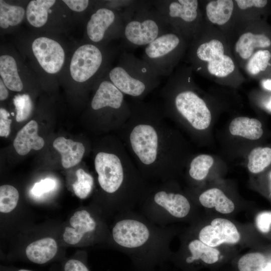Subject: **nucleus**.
I'll use <instances>...</instances> for the list:
<instances>
[{"label": "nucleus", "mask_w": 271, "mask_h": 271, "mask_svg": "<svg viewBox=\"0 0 271 271\" xmlns=\"http://www.w3.org/2000/svg\"><path fill=\"white\" fill-rule=\"evenodd\" d=\"M129 103L131 113L119 129L120 140L148 182L172 179L178 165L177 137L160 104L133 99Z\"/></svg>", "instance_id": "f257e3e1"}, {"label": "nucleus", "mask_w": 271, "mask_h": 271, "mask_svg": "<svg viewBox=\"0 0 271 271\" xmlns=\"http://www.w3.org/2000/svg\"><path fill=\"white\" fill-rule=\"evenodd\" d=\"M173 229L158 225L137 211L117 214L110 232L114 245L126 255L133 271H156L173 256Z\"/></svg>", "instance_id": "f03ea898"}, {"label": "nucleus", "mask_w": 271, "mask_h": 271, "mask_svg": "<svg viewBox=\"0 0 271 271\" xmlns=\"http://www.w3.org/2000/svg\"><path fill=\"white\" fill-rule=\"evenodd\" d=\"M94 168L100 189L117 214L134 210L151 184L143 176L120 139H113L109 150L96 154Z\"/></svg>", "instance_id": "7ed1b4c3"}, {"label": "nucleus", "mask_w": 271, "mask_h": 271, "mask_svg": "<svg viewBox=\"0 0 271 271\" xmlns=\"http://www.w3.org/2000/svg\"><path fill=\"white\" fill-rule=\"evenodd\" d=\"M191 67L182 66L173 73L161 88L159 96L165 117H179L197 130L206 129L211 113L204 100L194 90Z\"/></svg>", "instance_id": "20e7f679"}, {"label": "nucleus", "mask_w": 271, "mask_h": 271, "mask_svg": "<svg viewBox=\"0 0 271 271\" xmlns=\"http://www.w3.org/2000/svg\"><path fill=\"white\" fill-rule=\"evenodd\" d=\"M205 26L189 45L190 67L212 79H232L238 71L230 46L219 32L207 34Z\"/></svg>", "instance_id": "39448f33"}, {"label": "nucleus", "mask_w": 271, "mask_h": 271, "mask_svg": "<svg viewBox=\"0 0 271 271\" xmlns=\"http://www.w3.org/2000/svg\"><path fill=\"white\" fill-rule=\"evenodd\" d=\"M120 13L124 23L122 47L146 46L173 29L151 1H129Z\"/></svg>", "instance_id": "423d86ee"}, {"label": "nucleus", "mask_w": 271, "mask_h": 271, "mask_svg": "<svg viewBox=\"0 0 271 271\" xmlns=\"http://www.w3.org/2000/svg\"><path fill=\"white\" fill-rule=\"evenodd\" d=\"M175 188L172 179L151 184L137 211L161 226L188 217L192 210L190 201Z\"/></svg>", "instance_id": "0eeeda50"}, {"label": "nucleus", "mask_w": 271, "mask_h": 271, "mask_svg": "<svg viewBox=\"0 0 271 271\" xmlns=\"http://www.w3.org/2000/svg\"><path fill=\"white\" fill-rule=\"evenodd\" d=\"M116 65L109 69L107 78L124 94L144 100L160 84L159 76L142 59L125 51Z\"/></svg>", "instance_id": "6e6552de"}, {"label": "nucleus", "mask_w": 271, "mask_h": 271, "mask_svg": "<svg viewBox=\"0 0 271 271\" xmlns=\"http://www.w3.org/2000/svg\"><path fill=\"white\" fill-rule=\"evenodd\" d=\"M151 2L170 26L190 43L205 25L197 0H153Z\"/></svg>", "instance_id": "1a4fd4ad"}, {"label": "nucleus", "mask_w": 271, "mask_h": 271, "mask_svg": "<svg viewBox=\"0 0 271 271\" xmlns=\"http://www.w3.org/2000/svg\"><path fill=\"white\" fill-rule=\"evenodd\" d=\"M188 46V42L173 29L145 47L142 60L159 76L169 77Z\"/></svg>", "instance_id": "9d476101"}, {"label": "nucleus", "mask_w": 271, "mask_h": 271, "mask_svg": "<svg viewBox=\"0 0 271 271\" xmlns=\"http://www.w3.org/2000/svg\"><path fill=\"white\" fill-rule=\"evenodd\" d=\"M118 52L117 49L109 52L92 43L80 46L74 52L70 61L71 77L80 83L95 80L107 70Z\"/></svg>", "instance_id": "9b49d317"}, {"label": "nucleus", "mask_w": 271, "mask_h": 271, "mask_svg": "<svg viewBox=\"0 0 271 271\" xmlns=\"http://www.w3.org/2000/svg\"><path fill=\"white\" fill-rule=\"evenodd\" d=\"M124 23L121 14L108 8L97 9L90 16L86 27V35L92 44L122 38Z\"/></svg>", "instance_id": "f8f14e48"}, {"label": "nucleus", "mask_w": 271, "mask_h": 271, "mask_svg": "<svg viewBox=\"0 0 271 271\" xmlns=\"http://www.w3.org/2000/svg\"><path fill=\"white\" fill-rule=\"evenodd\" d=\"M33 53L43 69L49 74H55L62 68L65 52L56 41L45 37L36 39L32 44Z\"/></svg>", "instance_id": "ddd939ff"}, {"label": "nucleus", "mask_w": 271, "mask_h": 271, "mask_svg": "<svg viewBox=\"0 0 271 271\" xmlns=\"http://www.w3.org/2000/svg\"><path fill=\"white\" fill-rule=\"evenodd\" d=\"M198 238L203 243L215 247L224 243H236L240 240V235L230 220L218 218L202 228L198 233Z\"/></svg>", "instance_id": "4468645a"}, {"label": "nucleus", "mask_w": 271, "mask_h": 271, "mask_svg": "<svg viewBox=\"0 0 271 271\" xmlns=\"http://www.w3.org/2000/svg\"><path fill=\"white\" fill-rule=\"evenodd\" d=\"M270 45L271 40L268 37L263 34L255 33L246 27L240 31L233 43L232 53L236 60L245 64L256 51Z\"/></svg>", "instance_id": "2eb2a0df"}, {"label": "nucleus", "mask_w": 271, "mask_h": 271, "mask_svg": "<svg viewBox=\"0 0 271 271\" xmlns=\"http://www.w3.org/2000/svg\"><path fill=\"white\" fill-rule=\"evenodd\" d=\"M69 222L72 227L65 228L63 237L70 244L78 243L85 234L95 233L99 224L90 212L86 210L75 212Z\"/></svg>", "instance_id": "dca6fc26"}, {"label": "nucleus", "mask_w": 271, "mask_h": 271, "mask_svg": "<svg viewBox=\"0 0 271 271\" xmlns=\"http://www.w3.org/2000/svg\"><path fill=\"white\" fill-rule=\"evenodd\" d=\"M38 125L34 120H31L17 133L13 145L17 153L26 155L31 150H39L44 145L43 139L38 136Z\"/></svg>", "instance_id": "f3484780"}, {"label": "nucleus", "mask_w": 271, "mask_h": 271, "mask_svg": "<svg viewBox=\"0 0 271 271\" xmlns=\"http://www.w3.org/2000/svg\"><path fill=\"white\" fill-rule=\"evenodd\" d=\"M235 9L234 1H210L205 6V13L210 23L222 29L232 21Z\"/></svg>", "instance_id": "a211bd4d"}, {"label": "nucleus", "mask_w": 271, "mask_h": 271, "mask_svg": "<svg viewBox=\"0 0 271 271\" xmlns=\"http://www.w3.org/2000/svg\"><path fill=\"white\" fill-rule=\"evenodd\" d=\"M53 146L60 154L62 165L66 169L78 164L85 152V147L82 143L66 139L63 137L56 139Z\"/></svg>", "instance_id": "6ab92c4d"}, {"label": "nucleus", "mask_w": 271, "mask_h": 271, "mask_svg": "<svg viewBox=\"0 0 271 271\" xmlns=\"http://www.w3.org/2000/svg\"><path fill=\"white\" fill-rule=\"evenodd\" d=\"M57 252L56 241L51 237H45L34 241L28 245L26 255L35 263H46L54 257Z\"/></svg>", "instance_id": "aec40b11"}, {"label": "nucleus", "mask_w": 271, "mask_h": 271, "mask_svg": "<svg viewBox=\"0 0 271 271\" xmlns=\"http://www.w3.org/2000/svg\"><path fill=\"white\" fill-rule=\"evenodd\" d=\"M189 254L184 259L186 265H191L199 260L207 264H212L218 260L219 251L203 243L199 239L191 240L187 244Z\"/></svg>", "instance_id": "412c9836"}, {"label": "nucleus", "mask_w": 271, "mask_h": 271, "mask_svg": "<svg viewBox=\"0 0 271 271\" xmlns=\"http://www.w3.org/2000/svg\"><path fill=\"white\" fill-rule=\"evenodd\" d=\"M229 129L233 136L251 140L259 139L263 132L261 123L258 119L242 116L233 119L230 123Z\"/></svg>", "instance_id": "4be33fe9"}, {"label": "nucleus", "mask_w": 271, "mask_h": 271, "mask_svg": "<svg viewBox=\"0 0 271 271\" xmlns=\"http://www.w3.org/2000/svg\"><path fill=\"white\" fill-rule=\"evenodd\" d=\"M1 78L7 87L13 91H20L23 84L19 76L17 62L11 55H2L0 57Z\"/></svg>", "instance_id": "5701e85b"}, {"label": "nucleus", "mask_w": 271, "mask_h": 271, "mask_svg": "<svg viewBox=\"0 0 271 271\" xmlns=\"http://www.w3.org/2000/svg\"><path fill=\"white\" fill-rule=\"evenodd\" d=\"M199 201L203 206L215 208L217 211L223 214L230 213L235 208L233 202L218 188L210 189L203 192L199 196Z\"/></svg>", "instance_id": "b1692460"}, {"label": "nucleus", "mask_w": 271, "mask_h": 271, "mask_svg": "<svg viewBox=\"0 0 271 271\" xmlns=\"http://www.w3.org/2000/svg\"><path fill=\"white\" fill-rule=\"evenodd\" d=\"M54 0H33L27 5L26 15L30 25L40 28L45 25L49 10L55 4Z\"/></svg>", "instance_id": "393cba45"}, {"label": "nucleus", "mask_w": 271, "mask_h": 271, "mask_svg": "<svg viewBox=\"0 0 271 271\" xmlns=\"http://www.w3.org/2000/svg\"><path fill=\"white\" fill-rule=\"evenodd\" d=\"M25 9L20 6L9 5L0 1V27L6 29L20 24L25 15Z\"/></svg>", "instance_id": "a878e982"}, {"label": "nucleus", "mask_w": 271, "mask_h": 271, "mask_svg": "<svg viewBox=\"0 0 271 271\" xmlns=\"http://www.w3.org/2000/svg\"><path fill=\"white\" fill-rule=\"evenodd\" d=\"M247 167L249 171L254 174L263 171L271 164V148L256 147L248 156Z\"/></svg>", "instance_id": "bb28decb"}, {"label": "nucleus", "mask_w": 271, "mask_h": 271, "mask_svg": "<svg viewBox=\"0 0 271 271\" xmlns=\"http://www.w3.org/2000/svg\"><path fill=\"white\" fill-rule=\"evenodd\" d=\"M213 162V158L208 155L202 154L195 157L190 164L188 171L189 176L196 181L203 180L207 176Z\"/></svg>", "instance_id": "cd10ccee"}, {"label": "nucleus", "mask_w": 271, "mask_h": 271, "mask_svg": "<svg viewBox=\"0 0 271 271\" xmlns=\"http://www.w3.org/2000/svg\"><path fill=\"white\" fill-rule=\"evenodd\" d=\"M270 58L268 50H258L245 62L244 69L248 74L256 75L266 69Z\"/></svg>", "instance_id": "c85d7f7f"}, {"label": "nucleus", "mask_w": 271, "mask_h": 271, "mask_svg": "<svg viewBox=\"0 0 271 271\" xmlns=\"http://www.w3.org/2000/svg\"><path fill=\"white\" fill-rule=\"evenodd\" d=\"M77 181L72 185L75 194L80 199L86 198L91 192L94 186V178L84 170L76 172Z\"/></svg>", "instance_id": "c756f323"}, {"label": "nucleus", "mask_w": 271, "mask_h": 271, "mask_svg": "<svg viewBox=\"0 0 271 271\" xmlns=\"http://www.w3.org/2000/svg\"><path fill=\"white\" fill-rule=\"evenodd\" d=\"M19 194L17 189L10 185L0 187V212L9 213L17 206Z\"/></svg>", "instance_id": "7c9ffc66"}, {"label": "nucleus", "mask_w": 271, "mask_h": 271, "mask_svg": "<svg viewBox=\"0 0 271 271\" xmlns=\"http://www.w3.org/2000/svg\"><path fill=\"white\" fill-rule=\"evenodd\" d=\"M263 255L258 252L247 253L238 260L239 271H263L266 264Z\"/></svg>", "instance_id": "2f4dec72"}, {"label": "nucleus", "mask_w": 271, "mask_h": 271, "mask_svg": "<svg viewBox=\"0 0 271 271\" xmlns=\"http://www.w3.org/2000/svg\"><path fill=\"white\" fill-rule=\"evenodd\" d=\"M13 102L16 111V121L22 122L26 120L30 116L33 109L30 96L27 94H18L14 97Z\"/></svg>", "instance_id": "473e14b6"}, {"label": "nucleus", "mask_w": 271, "mask_h": 271, "mask_svg": "<svg viewBox=\"0 0 271 271\" xmlns=\"http://www.w3.org/2000/svg\"><path fill=\"white\" fill-rule=\"evenodd\" d=\"M55 181L50 178H47L36 183L31 190V193L35 196H41L53 190L56 186Z\"/></svg>", "instance_id": "72a5a7b5"}, {"label": "nucleus", "mask_w": 271, "mask_h": 271, "mask_svg": "<svg viewBox=\"0 0 271 271\" xmlns=\"http://www.w3.org/2000/svg\"><path fill=\"white\" fill-rule=\"evenodd\" d=\"M256 225L258 229L262 233L268 232L271 225V211H264L259 213L256 217Z\"/></svg>", "instance_id": "f704fd0d"}, {"label": "nucleus", "mask_w": 271, "mask_h": 271, "mask_svg": "<svg viewBox=\"0 0 271 271\" xmlns=\"http://www.w3.org/2000/svg\"><path fill=\"white\" fill-rule=\"evenodd\" d=\"M9 112L5 108H0V136L8 137L11 131L12 120L9 118Z\"/></svg>", "instance_id": "c9c22d12"}, {"label": "nucleus", "mask_w": 271, "mask_h": 271, "mask_svg": "<svg viewBox=\"0 0 271 271\" xmlns=\"http://www.w3.org/2000/svg\"><path fill=\"white\" fill-rule=\"evenodd\" d=\"M234 2L236 7L242 11H246L252 8H262L267 3L265 0H236Z\"/></svg>", "instance_id": "e433bc0d"}, {"label": "nucleus", "mask_w": 271, "mask_h": 271, "mask_svg": "<svg viewBox=\"0 0 271 271\" xmlns=\"http://www.w3.org/2000/svg\"><path fill=\"white\" fill-rule=\"evenodd\" d=\"M64 271H90V270L82 261L70 259L65 263Z\"/></svg>", "instance_id": "4c0bfd02"}, {"label": "nucleus", "mask_w": 271, "mask_h": 271, "mask_svg": "<svg viewBox=\"0 0 271 271\" xmlns=\"http://www.w3.org/2000/svg\"><path fill=\"white\" fill-rule=\"evenodd\" d=\"M64 2L71 10L82 12L88 7L90 1L88 0H63Z\"/></svg>", "instance_id": "58836bf2"}, {"label": "nucleus", "mask_w": 271, "mask_h": 271, "mask_svg": "<svg viewBox=\"0 0 271 271\" xmlns=\"http://www.w3.org/2000/svg\"><path fill=\"white\" fill-rule=\"evenodd\" d=\"M8 88L4 83L2 78H0V100H6L9 96Z\"/></svg>", "instance_id": "ea45409f"}, {"label": "nucleus", "mask_w": 271, "mask_h": 271, "mask_svg": "<svg viewBox=\"0 0 271 271\" xmlns=\"http://www.w3.org/2000/svg\"><path fill=\"white\" fill-rule=\"evenodd\" d=\"M262 85L265 89L271 91V79H270L263 80L262 81Z\"/></svg>", "instance_id": "a19ab883"}, {"label": "nucleus", "mask_w": 271, "mask_h": 271, "mask_svg": "<svg viewBox=\"0 0 271 271\" xmlns=\"http://www.w3.org/2000/svg\"><path fill=\"white\" fill-rule=\"evenodd\" d=\"M263 271H271V262L266 263Z\"/></svg>", "instance_id": "79ce46f5"}, {"label": "nucleus", "mask_w": 271, "mask_h": 271, "mask_svg": "<svg viewBox=\"0 0 271 271\" xmlns=\"http://www.w3.org/2000/svg\"><path fill=\"white\" fill-rule=\"evenodd\" d=\"M266 107L270 111H271V98L269 100V101L268 102V103H267L266 105Z\"/></svg>", "instance_id": "37998d69"}, {"label": "nucleus", "mask_w": 271, "mask_h": 271, "mask_svg": "<svg viewBox=\"0 0 271 271\" xmlns=\"http://www.w3.org/2000/svg\"><path fill=\"white\" fill-rule=\"evenodd\" d=\"M18 271H32V270L26 269H19Z\"/></svg>", "instance_id": "c03bdc74"}, {"label": "nucleus", "mask_w": 271, "mask_h": 271, "mask_svg": "<svg viewBox=\"0 0 271 271\" xmlns=\"http://www.w3.org/2000/svg\"><path fill=\"white\" fill-rule=\"evenodd\" d=\"M156 271H164V267H163V268L158 269Z\"/></svg>", "instance_id": "a18cd8bd"}, {"label": "nucleus", "mask_w": 271, "mask_h": 271, "mask_svg": "<svg viewBox=\"0 0 271 271\" xmlns=\"http://www.w3.org/2000/svg\"><path fill=\"white\" fill-rule=\"evenodd\" d=\"M12 115H14V113H12Z\"/></svg>", "instance_id": "49530a36"}, {"label": "nucleus", "mask_w": 271, "mask_h": 271, "mask_svg": "<svg viewBox=\"0 0 271 271\" xmlns=\"http://www.w3.org/2000/svg\"><path fill=\"white\" fill-rule=\"evenodd\" d=\"M269 197L271 198V194H270Z\"/></svg>", "instance_id": "de8ad7c7"}]
</instances>
